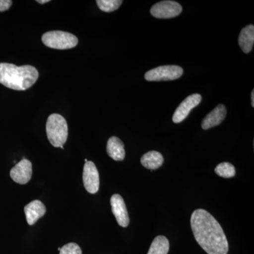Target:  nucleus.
Listing matches in <instances>:
<instances>
[{
    "label": "nucleus",
    "instance_id": "nucleus-1",
    "mask_svg": "<svg viewBox=\"0 0 254 254\" xmlns=\"http://www.w3.org/2000/svg\"><path fill=\"white\" fill-rule=\"evenodd\" d=\"M190 227L195 240L208 254H227L228 242L221 225L211 214L197 209L190 217Z\"/></svg>",
    "mask_w": 254,
    "mask_h": 254
},
{
    "label": "nucleus",
    "instance_id": "nucleus-2",
    "mask_svg": "<svg viewBox=\"0 0 254 254\" xmlns=\"http://www.w3.org/2000/svg\"><path fill=\"white\" fill-rule=\"evenodd\" d=\"M39 73L34 66L13 64L0 63V83L16 91H25L31 88L38 80Z\"/></svg>",
    "mask_w": 254,
    "mask_h": 254
},
{
    "label": "nucleus",
    "instance_id": "nucleus-3",
    "mask_svg": "<svg viewBox=\"0 0 254 254\" xmlns=\"http://www.w3.org/2000/svg\"><path fill=\"white\" fill-rule=\"evenodd\" d=\"M46 133L50 143L56 148L64 149L63 145L68 138V125L62 115H50L46 123Z\"/></svg>",
    "mask_w": 254,
    "mask_h": 254
},
{
    "label": "nucleus",
    "instance_id": "nucleus-4",
    "mask_svg": "<svg viewBox=\"0 0 254 254\" xmlns=\"http://www.w3.org/2000/svg\"><path fill=\"white\" fill-rule=\"evenodd\" d=\"M42 41L48 48L57 50L71 49L78 43L74 35L61 31L47 32L42 36Z\"/></svg>",
    "mask_w": 254,
    "mask_h": 254
},
{
    "label": "nucleus",
    "instance_id": "nucleus-5",
    "mask_svg": "<svg viewBox=\"0 0 254 254\" xmlns=\"http://www.w3.org/2000/svg\"><path fill=\"white\" fill-rule=\"evenodd\" d=\"M183 68L176 65L158 66L147 71L145 80L148 81H173L178 79L183 74Z\"/></svg>",
    "mask_w": 254,
    "mask_h": 254
},
{
    "label": "nucleus",
    "instance_id": "nucleus-6",
    "mask_svg": "<svg viewBox=\"0 0 254 254\" xmlns=\"http://www.w3.org/2000/svg\"><path fill=\"white\" fill-rule=\"evenodd\" d=\"M182 11L181 5L176 1H162L151 8L150 14L155 18H170L179 16Z\"/></svg>",
    "mask_w": 254,
    "mask_h": 254
},
{
    "label": "nucleus",
    "instance_id": "nucleus-7",
    "mask_svg": "<svg viewBox=\"0 0 254 254\" xmlns=\"http://www.w3.org/2000/svg\"><path fill=\"white\" fill-rule=\"evenodd\" d=\"M83 182L85 189L90 193H95L99 190L100 179L98 169L92 161H87L83 167Z\"/></svg>",
    "mask_w": 254,
    "mask_h": 254
},
{
    "label": "nucleus",
    "instance_id": "nucleus-8",
    "mask_svg": "<svg viewBox=\"0 0 254 254\" xmlns=\"http://www.w3.org/2000/svg\"><path fill=\"white\" fill-rule=\"evenodd\" d=\"M201 99V95L198 93L187 97L175 110L173 117L174 123L178 124L183 122L190 115V110L200 104Z\"/></svg>",
    "mask_w": 254,
    "mask_h": 254
},
{
    "label": "nucleus",
    "instance_id": "nucleus-9",
    "mask_svg": "<svg viewBox=\"0 0 254 254\" xmlns=\"http://www.w3.org/2000/svg\"><path fill=\"white\" fill-rule=\"evenodd\" d=\"M32 164L27 159H23L11 169L10 177L19 185H26L32 177Z\"/></svg>",
    "mask_w": 254,
    "mask_h": 254
},
{
    "label": "nucleus",
    "instance_id": "nucleus-10",
    "mask_svg": "<svg viewBox=\"0 0 254 254\" xmlns=\"http://www.w3.org/2000/svg\"><path fill=\"white\" fill-rule=\"evenodd\" d=\"M110 204L112 211L119 225L123 227H128L129 224V217L123 197L119 194H114L110 199Z\"/></svg>",
    "mask_w": 254,
    "mask_h": 254
},
{
    "label": "nucleus",
    "instance_id": "nucleus-11",
    "mask_svg": "<svg viewBox=\"0 0 254 254\" xmlns=\"http://www.w3.org/2000/svg\"><path fill=\"white\" fill-rule=\"evenodd\" d=\"M227 115V110L224 105H219L210 113L206 115L202 121L201 127L204 130L209 129L220 125L225 120Z\"/></svg>",
    "mask_w": 254,
    "mask_h": 254
},
{
    "label": "nucleus",
    "instance_id": "nucleus-12",
    "mask_svg": "<svg viewBox=\"0 0 254 254\" xmlns=\"http://www.w3.org/2000/svg\"><path fill=\"white\" fill-rule=\"evenodd\" d=\"M24 213L28 225H33L46 213V208L41 201L35 200L24 207Z\"/></svg>",
    "mask_w": 254,
    "mask_h": 254
},
{
    "label": "nucleus",
    "instance_id": "nucleus-13",
    "mask_svg": "<svg viewBox=\"0 0 254 254\" xmlns=\"http://www.w3.org/2000/svg\"><path fill=\"white\" fill-rule=\"evenodd\" d=\"M107 153L116 161H123L125 158V145L116 136L110 137L107 144Z\"/></svg>",
    "mask_w": 254,
    "mask_h": 254
},
{
    "label": "nucleus",
    "instance_id": "nucleus-14",
    "mask_svg": "<svg viewBox=\"0 0 254 254\" xmlns=\"http://www.w3.org/2000/svg\"><path fill=\"white\" fill-rule=\"evenodd\" d=\"M254 43V26L249 25L241 31L239 37V45L245 53H250Z\"/></svg>",
    "mask_w": 254,
    "mask_h": 254
},
{
    "label": "nucleus",
    "instance_id": "nucleus-15",
    "mask_svg": "<svg viewBox=\"0 0 254 254\" xmlns=\"http://www.w3.org/2000/svg\"><path fill=\"white\" fill-rule=\"evenodd\" d=\"M164 158L158 151H149L141 157V163L144 168L149 170H156L163 165Z\"/></svg>",
    "mask_w": 254,
    "mask_h": 254
},
{
    "label": "nucleus",
    "instance_id": "nucleus-16",
    "mask_svg": "<svg viewBox=\"0 0 254 254\" xmlns=\"http://www.w3.org/2000/svg\"><path fill=\"white\" fill-rule=\"evenodd\" d=\"M170 250V243L166 237L158 236L150 245L148 254H168Z\"/></svg>",
    "mask_w": 254,
    "mask_h": 254
},
{
    "label": "nucleus",
    "instance_id": "nucleus-17",
    "mask_svg": "<svg viewBox=\"0 0 254 254\" xmlns=\"http://www.w3.org/2000/svg\"><path fill=\"white\" fill-rule=\"evenodd\" d=\"M215 173L223 178H232L236 175L235 167L230 163L219 164L215 169Z\"/></svg>",
    "mask_w": 254,
    "mask_h": 254
},
{
    "label": "nucleus",
    "instance_id": "nucleus-18",
    "mask_svg": "<svg viewBox=\"0 0 254 254\" xmlns=\"http://www.w3.org/2000/svg\"><path fill=\"white\" fill-rule=\"evenodd\" d=\"M123 2L121 0H98L96 1L99 9L105 12H113L118 9Z\"/></svg>",
    "mask_w": 254,
    "mask_h": 254
},
{
    "label": "nucleus",
    "instance_id": "nucleus-19",
    "mask_svg": "<svg viewBox=\"0 0 254 254\" xmlns=\"http://www.w3.org/2000/svg\"><path fill=\"white\" fill-rule=\"evenodd\" d=\"M60 254H82V251L77 244L68 243L62 247Z\"/></svg>",
    "mask_w": 254,
    "mask_h": 254
},
{
    "label": "nucleus",
    "instance_id": "nucleus-20",
    "mask_svg": "<svg viewBox=\"0 0 254 254\" xmlns=\"http://www.w3.org/2000/svg\"><path fill=\"white\" fill-rule=\"evenodd\" d=\"M12 3L11 0H0V11L3 12L9 9L12 5Z\"/></svg>",
    "mask_w": 254,
    "mask_h": 254
},
{
    "label": "nucleus",
    "instance_id": "nucleus-21",
    "mask_svg": "<svg viewBox=\"0 0 254 254\" xmlns=\"http://www.w3.org/2000/svg\"><path fill=\"white\" fill-rule=\"evenodd\" d=\"M50 0H37V2L40 4H46V3L49 2Z\"/></svg>",
    "mask_w": 254,
    "mask_h": 254
},
{
    "label": "nucleus",
    "instance_id": "nucleus-22",
    "mask_svg": "<svg viewBox=\"0 0 254 254\" xmlns=\"http://www.w3.org/2000/svg\"><path fill=\"white\" fill-rule=\"evenodd\" d=\"M252 106L254 107V90L252 92Z\"/></svg>",
    "mask_w": 254,
    "mask_h": 254
},
{
    "label": "nucleus",
    "instance_id": "nucleus-23",
    "mask_svg": "<svg viewBox=\"0 0 254 254\" xmlns=\"http://www.w3.org/2000/svg\"><path fill=\"white\" fill-rule=\"evenodd\" d=\"M87 161H88V160H87V159H85V162H86V163Z\"/></svg>",
    "mask_w": 254,
    "mask_h": 254
}]
</instances>
